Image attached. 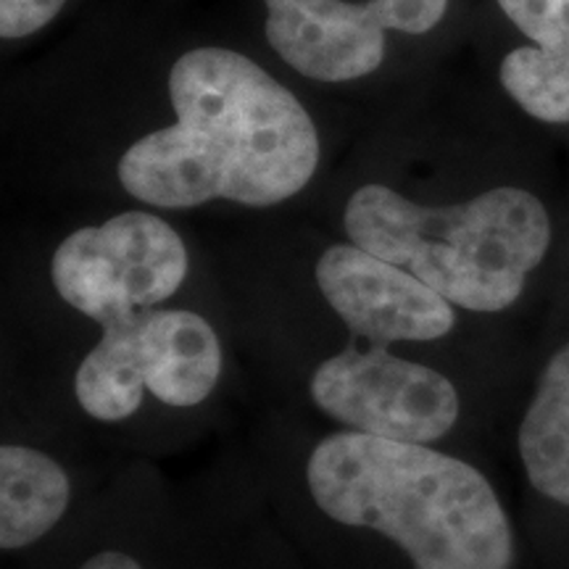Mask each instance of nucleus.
<instances>
[{
  "mask_svg": "<svg viewBox=\"0 0 569 569\" xmlns=\"http://www.w3.org/2000/svg\"><path fill=\"white\" fill-rule=\"evenodd\" d=\"M82 569H142V567L122 551H101L90 561H84Z\"/></svg>",
  "mask_w": 569,
  "mask_h": 569,
  "instance_id": "nucleus-14",
  "label": "nucleus"
},
{
  "mask_svg": "<svg viewBox=\"0 0 569 569\" xmlns=\"http://www.w3.org/2000/svg\"><path fill=\"white\" fill-rule=\"evenodd\" d=\"M69 478L34 448H0V546L24 549L46 536L69 507Z\"/></svg>",
  "mask_w": 569,
  "mask_h": 569,
  "instance_id": "nucleus-10",
  "label": "nucleus"
},
{
  "mask_svg": "<svg viewBox=\"0 0 569 569\" xmlns=\"http://www.w3.org/2000/svg\"><path fill=\"white\" fill-rule=\"evenodd\" d=\"M272 51L317 82H353L380 69L386 32L425 34L448 0H264Z\"/></svg>",
  "mask_w": 569,
  "mask_h": 569,
  "instance_id": "nucleus-5",
  "label": "nucleus"
},
{
  "mask_svg": "<svg viewBox=\"0 0 569 569\" xmlns=\"http://www.w3.org/2000/svg\"><path fill=\"white\" fill-rule=\"evenodd\" d=\"M532 46L515 48L498 77L519 109L546 124H569V0H498Z\"/></svg>",
  "mask_w": 569,
  "mask_h": 569,
  "instance_id": "nucleus-8",
  "label": "nucleus"
},
{
  "mask_svg": "<svg viewBox=\"0 0 569 569\" xmlns=\"http://www.w3.org/2000/svg\"><path fill=\"white\" fill-rule=\"evenodd\" d=\"M519 453L532 486L569 507V346L540 375L538 393L519 425Z\"/></svg>",
  "mask_w": 569,
  "mask_h": 569,
  "instance_id": "nucleus-11",
  "label": "nucleus"
},
{
  "mask_svg": "<svg viewBox=\"0 0 569 569\" xmlns=\"http://www.w3.org/2000/svg\"><path fill=\"white\" fill-rule=\"evenodd\" d=\"M184 274L188 251L182 238L148 211H124L71 232L51 261L59 296L101 327L172 298Z\"/></svg>",
  "mask_w": 569,
  "mask_h": 569,
  "instance_id": "nucleus-4",
  "label": "nucleus"
},
{
  "mask_svg": "<svg viewBox=\"0 0 569 569\" xmlns=\"http://www.w3.org/2000/svg\"><path fill=\"white\" fill-rule=\"evenodd\" d=\"M325 301L356 338L388 346L396 340H438L451 332V301L365 248L330 246L317 261Z\"/></svg>",
  "mask_w": 569,
  "mask_h": 569,
  "instance_id": "nucleus-7",
  "label": "nucleus"
},
{
  "mask_svg": "<svg viewBox=\"0 0 569 569\" xmlns=\"http://www.w3.org/2000/svg\"><path fill=\"white\" fill-rule=\"evenodd\" d=\"M306 482L327 517L396 540L415 569H509V519L475 467L422 443L338 432Z\"/></svg>",
  "mask_w": 569,
  "mask_h": 569,
  "instance_id": "nucleus-2",
  "label": "nucleus"
},
{
  "mask_svg": "<svg viewBox=\"0 0 569 569\" xmlns=\"http://www.w3.org/2000/svg\"><path fill=\"white\" fill-rule=\"evenodd\" d=\"M177 119L119 159L122 188L159 209L224 201L264 209L301 193L319 167V134L301 101L253 59L206 46L169 71Z\"/></svg>",
  "mask_w": 569,
  "mask_h": 569,
  "instance_id": "nucleus-1",
  "label": "nucleus"
},
{
  "mask_svg": "<svg viewBox=\"0 0 569 569\" xmlns=\"http://www.w3.org/2000/svg\"><path fill=\"white\" fill-rule=\"evenodd\" d=\"M138 315L103 327L101 343L84 356L74 375L77 401L101 422H122L142 403L146 380L132 343V325Z\"/></svg>",
  "mask_w": 569,
  "mask_h": 569,
  "instance_id": "nucleus-12",
  "label": "nucleus"
},
{
  "mask_svg": "<svg viewBox=\"0 0 569 569\" xmlns=\"http://www.w3.org/2000/svg\"><path fill=\"white\" fill-rule=\"evenodd\" d=\"M132 343L146 388L169 407L201 403L222 372L217 332L193 311H140Z\"/></svg>",
  "mask_w": 569,
  "mask_h": 569,
  "instance_id": "nucleus-9",
  "label": "nucleus"
},
{
  "mask_svg": "<svg viewBox=\"0 0 569 569\" xmlns=\"http://www.w3.org/2000/svg\"><path fill=\"white\" fill-rule=\"evenodd\" d=\"M67 0H0V38L21 40L59 17Z\"/></svg>",
  "mask_w": 569,
  "mask_h": 569,
  "instance_id": "nucleus-13",
  "label": "nucleus"
},
{
  "mask_svg": "<svg viewBox=\"0 0 569 569\" xmlns=\"http://www.w3.org/2000/svg\"><path fill=\"white\" fill-rule=\"evenodd\" d=\"M348 240L419 277L469 311H501L551 246L546 206L522 188H493L457 206H419L386 184L348 198Z\"/></svg>",
  "mask_w": 569,
  "mask_h": 569,
  "instance_id": "nucleus-3",
  "label": "nucleus"
},
{
  "mask_svg": "<svg viewBox=\"0 0 569 569\" xmlns=\"http://www.w3.org/2000/svg\"><path fill=\"white\" fill-rule=\"evenodd\" d=\"M317 407L353 432L430 443L443 438L459 417V393L436 369L398 359L386 346L359 351L351 343L319 365L311 377Z\"/></svg>",
  "mask_w": 569,
  "mask_h": 569,
  "instance_id": "nucleus-6",
  "label": "nucleus"
}]
</instances>
